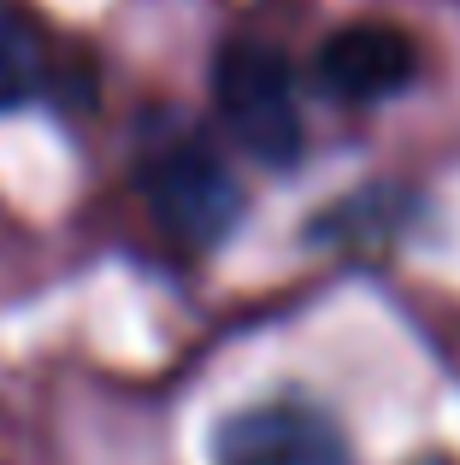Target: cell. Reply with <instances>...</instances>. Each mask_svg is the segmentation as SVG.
Listing matches in <instances>:
<instances>
[{
    "instance_id": "cell-1",
    "label": "cell",
    "mask_w": 460,
    "mask_h": 465,
    "mask_svg": "<svg viewBox=\"0 0 460 465\" xmlns=\"http://www.w3.org/2000/svg\"><path fill=\"white\" fill-rule=\"evenodd\" d=\"M213 94H219V118L242 153H254L260 165L301 159V94L295 71L277 47L230 42L213 65Z\"/></svg>"
},
{
    "instance_id": "cell-2",
    "label": "cell",
    "mask_w": 460,
    "mask_h": 465,
    "mask_svg": "<svg viewBox=\"0 0 460 465\" xmlns=\"http://www.w3.org/2000/svg\"><path fill=\"white\" fill-rule=\"evenodd\" d=\"M142 201H148L154 224L189 253L219 248L242 224V183L230 177V165L207 142H172V148L148 153Z\"/></svg>"
},
{
    "instance_id": "cell-3",
    "label": "cell",
    "mask_w": 460,
    "mask_h": 465,
    "mask_svg": "<svg viewBox=\"0 0 460 465\" xmlns=\"http://www.w3.org/2000/svg\"><path fill=\"white\" fill-rule=\"evenodd\" d=\"M213 465H355L343 424L307 401H260L213 436Z\"/></svg>"
},
{
    "instance_id": "cell-4",
    "label": "cell",
    "mask_w": 460,
    "mask_h": 465,
    "mask_svg": "<svg viewBox=\"0 0 460 465\" xmlns=\"http://www.w3.org/2000/svg\"><path fill=\"white\" fill-rule=\"evenodd\" d=\"M419 71V47L395 24H348L319 47V83L348 106L390 101Z\"/></svg>"
},
{
    "instance_id": "cell-5",
    "label": "cell",
    "mask_w": 460,
    "mask_h": 465,
    "mask_svg": "<svg viewBox=\"0 0 460 465\" xmlns=\"http://www.w3.org/2000/svg\"><path fill=\"white\" fill-rule=\"evenodd\" d=\"M47 89V35L24 6L0 0V113L30 106Z\"/></svg>"
},
{
    "instance_id": "cell-6",
    "label": "cell",
    "mask_w": 460,
    "mask_h": 465,
    "mask_svg": "<svg viewBox=\"0 0 460 465\" xmlns=\"http://www.w3.org/2000/svg\"><path fill=\"white\" fill-rule=\"evenodd\" d=\"M419 465H449V460H419Z\"/></svg>"
}]
</instances>
